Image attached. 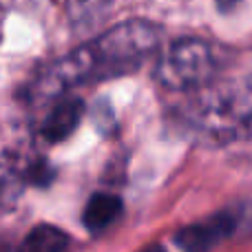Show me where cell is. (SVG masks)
Instances as JSON below:
<instances>
[{
    "label": "cell",
    "instance_id": "cell-1",
    "mask_svg": "<svg viewBox=\"0 0 252 252\" xmlns=\"http://www.w3.org/2000/svg\"><path fill=\"white\" fill-rule=\"evenodd\" d=\"M159 42L161 29L153 22H122L51 66L47 82L53 87V91H62L75 84L100 82L133 73L157 51Z\"/></svg>",
    "mask_w": 252,
    "mask_h": 252
},
{
    "label": "cell",
    "instance_id": "cell-2",
    "mask_svg": "<svg viewBox=\"0 0 252 252\" xmlns=\"http://www.w3.org/2000/svg\"><path fill=\"white\" fill-rule=\"evenodd\" d=\"M184 120L197 133L215 139L244 137L252 133V89H199L188 100Z\"/></svg>",
    "mask_w": 252,
    "mask_h": 252
},
{
    "label": "cell",
    "instance_id": "cell-3",
    "mask_svg": "<svg viewBox=\"0 0 252 252\" xmlns=\"http://www.w3.org/2000/svg\"><path fill=\"white\" fill-rule=\"evenodd\" d=\"M213 75V53L201 40H179L170 44L155 69L159 84L173 91H199Z\"/></svg>",
    "mask_w": 252,
    "mask_h": 252
},
{
    "label": "cell",
    "instance_id": "cell-4",
    "mask_svg": "<svg viewBox=\"0 0 252 252\" xmlns=\"http://www.w3.org/2000/svg\"><path fill=\"white\" fill-rule=\"evenodd\" d=\"M232 217L219 215L208 221L192 223L175 235V244L184 252H210L221 239H226L232 230Z\"/></svg>",
    "mask_w": 252,
    "mask_h": 252
},
{
    "label": "cell",
    "instance_id": "cell-5",
    "mask_svg": "<svg viewBox=\"0 0 252 252\" xmlns=\"http://www.w3.org/2000/svg\"><path fill=\"white\" fill-rule=\"evenodd\" d=\"M82 113H84V104L80 97H73V95L62 97V100L49 111L40 133L51 144L62 142V139H66L78 128L80 120H82Z\"/></svg>",
    "mask_w": 252,
    "mask_h": 252
},
{
    "label": "cell",
    "instance_id": "cell-6",
    "mask_svg": "<svg viewBox=\"0 0 252 252\" xmlns=\"http://www.w3.org/2000/svg\"><path fill=\"white\" fill-rule=\"evenodd\" d=\"M122 213V199L111 192H97L89 199L87 208H84L82 221L91 232H100L109 228Z\"/></svg>",
    "mask_w": 252,
    "mask_h": 252
},
{
    "label": "cell",
    "instance_id": "cell-7",
    "mask_svg": "<svg viewBox=\"0 0 252 252\" xmlns=\"http://www.w3.org/2000/svg\"><path fill=\"white\" fill-rule=\"evenodd\" d=\"M69 246V237L60 228L42 223L35 226L29 235L22 239L18 252H64Z\"/></svg>",
    "mask_w": 252,
    "mask_h": 252
},
{
    "label": "cell",
    "instance_id": "cell-8",
    "mask_svg": "<svg viewBox=\"0 0 252 252\" xmlns=\"http://www.w3.org/2000/svg\"><path fill=\"white\" fill-rule=\"evenodd\" d=\"M25 170L16 166V161H2L0 164V206L13 208L25 190Z\"/></svg>",
    "mask_w": 252,
    "mask_h": 252
},
{
    "label": "cell",
    "instance_id": "cell-9",
    "mask_svg": "<svg viewBox=\"0 0 252 252\" xmlns=\"http://www.w3.org/2000/svg\"><path fill=\"white\" fill-rule=\"evenodd\" d=\"M111 0H71V9H73L75 18H84V20H93L97 18Z\"/></svg>",
    "mask_w": 252,
    "mask_h": 252
},
{
    "label": "cell",
    "instance_id": "cell-10",
    "mask_svg": "<svg viewBox=\"0 0 252 252\" xmlns=\"http://www.w3.org/2000/svg\"><path fill=\"white\" fill-rule=\"evenodd\" d=\"M25 179H27V184L47 186L53 179V170L47 166V161L38 159V161H33V164H29V168H25Z\"/></svg>",
    "mask_w": 252,
    "mask_h": 252
},
{
    "label": "cell",
    "instance_id": "cell-11",
    "mask_svg": "<svg viewBox=\"0 0 252 252\" xmlns=\"http://www.w3.org/2000/svg\"><path fill=\"white\" fill-rule=\"evenodd\" d=\"M142 252H164V248H159V246H151V248H146Z\"/></svg>",
    "mask_w": 252,
    "mask_h": 252
},
{
    "label": "cell",
    "instance_id": "cell-12",
    "mask_svg": "<svg viewBox=\"0 0 252 252\" xmlns=\"http://www.w3.org/2000/svg\"><path fill=\"white\" fill-rule=\"evenodd\" d=\"M232 2H237V0H219V4H221V7H223V9H226V7H228V4H232Z\"/></svg>",
    "mask_w": 252,
    "mask_h": 252
},
{
    "label": "cell",
    "instance_id": "cell-13",
    "mask_svg": "<svg viewBox=\"0 0 252 252\" xmlns=\"http://www.w3.org/2000/svg\"><path fill=\"white\" fill-rule=\"evenodd\" d=\"M0 252H9V248L4 244H0Z\"/></svg>",
    "mask_w": 252,
    "mask_h": 252
}]
</instances>
